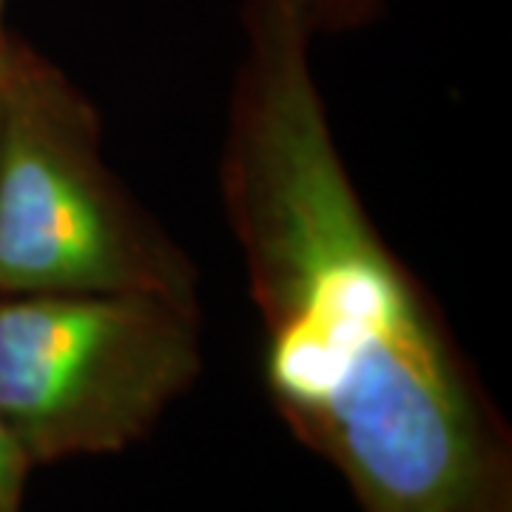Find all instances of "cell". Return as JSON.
I'll list each match as a JSON object with an SVG mask.
<instances>
[{
  "instance_id": "3957f363",
  "label": "cell",
  "mask_w": 512,
  "mask_h": 512,
  "mask_svg": "<svg viewBox=\"0 0 512 512\" xmlns=\"http://www.w3.org/2000/svg\"><path fill=\"white\" fill-rule=\"evenodd\" d=\"M200 330L151 293L0 296V419L35 467L120 453L197 382Z\"/></svg>"
},
{
  "instance_id": "8992f818",
  "label": "cell",
  "mask_w": 512,
  "mask_h": 512,
  "mask_svg": "<svg viewBox=\"0 0 512 512\" xmlns=\"http://www.w3.org/2000/svg\"><path fill=\"white\" fill-rule=\"evenodd\" d=\"M6 49H9V32L0 29V94H3V72H6Z\"/></svg>"
},
{
  "instance_id": "7a4b0ae2",
  "label": "cell",
  "mask_w": 512,
  "mask_h": 512,
  "mask_svg": "<svg viewBox=\"0 0 512 512\" xmlns=\"http://www.w3.org/2000/svg\"><path fill=\"white\" fill-rule=\"evenodd\" d=\"M151 293L197 305V268L103 157L100 114L9 35L0 94V296Z\"/></svg>"
},
{
  "instance_id": "277c9868",
  "label": "cell",
  "mask_w": 512,
  "mask_h": 512,
  "mask_svg": "<svg viewBox=\"0 0 512 512\" xmlns=\"http://www.w3.org/2000/svg\"><path fill=\"white\" fill-rule=\"evenodd\" d=\"M35 461L23 450L18 436L0 419V512H23L26 478Z\"/></svg>"
},
{
  "instance_id": "52a82bcc",
  "label": "cell",
  "mask_w": 512,
  "mask_h": 512,
  "mask_svg": "<svg viewBox=\"0 0 512 512\" xmlns=\"http://www.w3.org/2000/svg\"><path fill=\"white\" fill-rule=\"evenodd\" d=\"M3 3H6V0H0V29H3Z\"/></svg>"
},
{
  "instance_id": "6da1fadb",
  "label": "cell",
  "mask_w": 512,
  "mask_h": 512,
  "mask_svg": "<svg viewBox=\"0 0 512 512\" xmlns=\"http://www.w3.org/2000/svg\"><path fill=\"white\" fill-rule=\"evenodd\" d=\"M313 35L308 0L245 3L220 160L271 402L365 512H512L507 430L359 200L313 77Z\"/></svg>"
},
{
  "instance_id": "5b68a950",
  "label": "cell",
  "mask_w": 512,
  "mask_h": 512,
  "mask_svg": "<svg viewBox=\"0 0 512 512\" xmlns=\"http://www.w3.org/2000/svg\"><path fill=\"white\" fill-rule=\"evenodd\" d=\"M316 32H348L379 15L384 0H308Z\"/></svg>"
}]
</instances>
